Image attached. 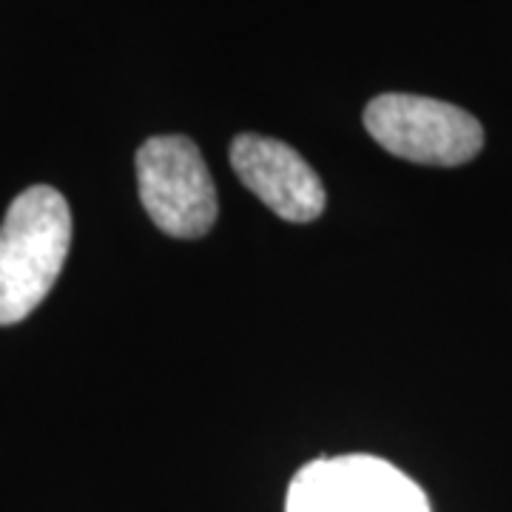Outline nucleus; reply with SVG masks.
I'll list each match as a JSON object with an SVG mask.
<instances>
[{"label":"nucleus","mask_w":512,"mask_h":512,"mask_svg":"<svg viewBox=\"0 0 512 512\" xmlns=\"http://www.w3.org/2000/svg\"><path fill=\"white\" fill-rule=\"evenodd\" d=\"M231 165L242 185L276 217L311 222L325 211V185L299 151L262 134H239L231 143Z\"/></svg>","instance_id":"39448f33"},{"label":"nucleus","mask_w":512,"mask_h":512,"mask_svg":"<svg viewBox=\"0 0 512 512\" xmlns=\"http://www.w3.org/2000/svg\"><path fill=\"white\" fill-rule=\"evenodd\" d=\"M373 140L410 163H470L484 146V128L470 111L419 94H382L365 109Z\"/></svg>","instance_id":"f03ea898"},{"label":"nucleus","mask_w":512,"mask_h":512,"mask_svg":"<svg viewBox=\"0 0 512 512\" xmlns=\"http://www.w3.org/2000/svg\"><path fill=\"white\" fill-rule=\"evenodd\" d=\"M72 248V211L52 185H32L0 225V325L23 322L55 288Z\"/></svg>","instance_id":"f257e3e1"},{"label":"nucleus","mask_w":512,"mask_h":512,"mask_svg":"<svg viewBox=\"0 0 512 512\" xmlns=\"http://www.w3.org/2000/svg\"><path fill=\"white\" fill-rule=\"evenodd\" d=\"M137 185L148 217L168 237H205L217 222V188L200 148L183 134L151 137L137 151Z\"/></svg>","instance_id":"7ed1b4c3"},{"label":"nucleus","mask_w":512,"mask_h":512,"mask_svg":"<svg viewBox=\"0 0 512 512\" xmlns=\"http://www.w3.org/2000/svg\"><path fill=\"white\" fill-rule=\"evenodd\" d=\"M285 512H430V501L382 458L325 456L293 476Z\"/></svg>","instance_id":"20e7f679"}]
</instances>
